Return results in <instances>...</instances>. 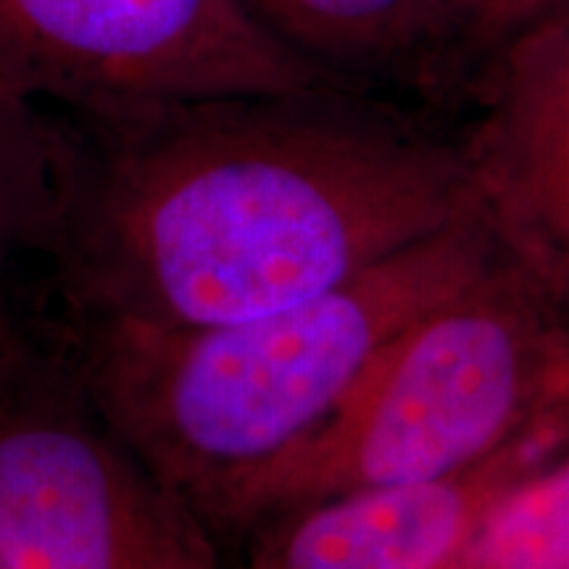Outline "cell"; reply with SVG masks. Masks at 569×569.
<instances>
[{
    "mask_svg": "<svg viewBox=\"0 0 569 569\" xmlns=\"http://www.w3.org/2000/svg\"><path fill=\"white\" fill-rule=\"evenodd\" d=\"M71 111L51 256L74 327L264 317L475 217L457 142L348 88Z\"/></svg>",
    "mask_w": 569,
    "mask_h": 569,
    "instance_id": "obj_1",
    "label": "cell"
},
{
    "mask_svg": "<svg viewBox=\"0 0 569 569\" xmlns=\"http://www.w3.org/2000/svg\"><path fill=\"white\" fill-rule=\"evenodd\" d=\"M493 256L486 227L467 217L264 317L190 330L74 327L67 365L98 415L211 530L248 482L330 422L403 327Z\"/></svg>",
    "mask_w": 569,
    "mask_h": 569,
    "instance_id": "obj_2",
    "label": "cell"
},
{
    "mask_svg": "<svg viewBox=\"0 0 569 569\" xmlns=\"http://www.w3.org/2000/svg\"><path fill=\"white\" fill-rule=\"evenodd\" d=\"M569 415V322L496 251L377 356L322 430L213 522L246 543L282 511L356 488L478 467Z\"/></svg>",
    "mask_w": 569,
    "mask_h": 569,
    "instance_id": "obj_3",
    "label": "cell"
},
{
    "mask_svg": "<svg viewBox=\"0 0 569 569\" xmlns=\"http://www.w3.org/2000/svg\"><path fill=\"white\" fill-rule=\"evenodd\" d=\"M0 567L232 569L67 361L30 351L0 369Z\"/></svg>",
    "mask_w": 569,
    "mask_h": 569,
    "instance_id": "obj_4",
    "label": "cell"
},
{
    "mask_svg": "<svg viewBox=\"0 0 569 569\" xmlns=\"http://www.w3.org/2000/svg\"><path fill=\"white\" fill-rule=\"evenodd\" d=\"M0 88L92 109L346 84L240 0H0Z\"/></svg>",
    "mask_w": 569,
    "mask_h": 569,
    "instance_id": "obj_5",
    "label": "cell"
},
{
    "mask_svg": "<svg viewBox=\"0 0 569 569\" xmlns=\"http://www.w3.org/2000/svg\"><path fill=\"white\" fill-rule=\"evenodd\" d=\"M478 90L457 142L475 217L569 322V11L488 59Z\"/></svg>",
    "mask_w": 569,
    "mask_h": 569,
    "instance_id": "obj_6",
    "label": "cell"
},
{
    "mask_svg": "<svg viewBox=\"0 0 569 569\" xmlns=\"http://www.w3.org/2000/svg\"><path fill=\"white\" fill-rule=\"evenodd\" d=\"M569 451V415L446 478L356 488L253 530L232 569H446L490 509Z\"/></svg>",
    "mask_w": 569,
    "mask_h": 569,
    "instance_id": "obj_7",
    "label": "cell"
},
{
    "mask_svg": "<svg viewBox=\"0 0 569 569\" xmlns=\"http://www.w3.org/2000/svg\"><path fill=\"white\" fill-rule=\"evenodd\" d=\"M284 48L353 88L422 71L430 46L448 42L440 0H240Z\"/></svg>",
    "mask_w": 569,
    "mask_h": 569,
    "instance_id": "obj_8",
    "label": "cell"
},
{
    "mask_svg": "<svg viewBox=\"0 0 569 569\" xmlns=\"http://www.w3.org/2000/svg\"><path fill=\"white\" fill-rule=\"evenodd\" d=\"M67 124L40 101L0 88V274L30 251L51 253L67 198Z\"/></svg>",
    "mask_w": 569,
    "mask_h": 569,
    "instance_id": "obj_9",
    "label": "cell"
},
{
    "mask_svg": "<svg viewBox=\"0 0 569 569\" xmlns=\"http://www.w3.org/2000/svg\"><path fill=\"white\" fill-rule=\"evenodd\" d=\"M446 569H569V451L511 488Z\"/></svg>",
    "mask_w": 569,
    "mask_h": 569,
    "instance_id": "obj_10",
    "label": "cell"
},
{
    "mask_svg": "<svg viewBox=\"0 0 569 569\" xmlns=\"http://www.w3.org/2000/svg\"><path fill=\"white\" fill-rule=\"evenodd\" d=\"M448 34L493 56L522 34L569 11V0H440Z\"/></svg>",
    "mask_w": 569,
    "mask_h": 569,
    "instance_id": "obj_11",
    "label": "cell"
},
{
    "mask_svg": "<svg viewBox=\"0 0 569 569\" xmlns=\"http://www.w3.org/2000/svg\"><path fill=\"white\" fill-rule=\"evenodd\" d=\"M27 351L24 340H21L13 319L6 315L3 303H0V369L9 367L13 359H19Z\"/></svg>",
    "mask_w": 569,
    "mask_h": 569,
    "instance_id": "obj_12",
    "label": "cell"
},
{
    "mask_svg": "<svg viewBox=\"0 0 569 569\" xmlns=\"http://www.w3.org/2000/svg\"><path fill=\"white\" fill-rule=\"evenodd\" d=\"M0 569H3V567H0Z\"/></svg>",
    "mask_w": 569,
    "mask_h": 569,
    "instance_id": "obj_13",
    "label": "cell"
}]
</instances>
